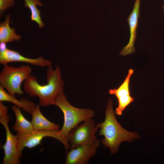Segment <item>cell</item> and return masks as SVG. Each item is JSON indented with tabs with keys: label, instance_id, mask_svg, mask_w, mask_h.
<instances>
[{
	"label": "cell",
	"instance_id": "e0dca14e",
	"mask_svg": "<svg viewBox=\"0 0 164 164\" xmlns=\"http://www.w3.org/2000/svg\"><path fill=\"white\" fill-rule=\"evenodd\" d=\"M14 0H0V13L2 14L8 8L13 6Z\"/></svg>",
	"mask_w": 164,
	"mask_h": 164
},
{
	"label": "cell",
	"instance_id": "277c9868",
	"mask_svg": "<svg viewBox=\"0 0 164 164\" xmlns=\"http://www.w3.org/2000/svg\"><path fill=\"white\" fill-rule=\"evenodd\" d=\"M0 73V85L11 95H21L24 94L21 88L22 82L31 75L32 69L29 66L22 65L19 67L4 65Z\"/></svg>",
	"mask_w": 164,
	"mask_h": 164
},
{
	"label": "cell",
	"instance_id": "30bf717a",
	"mask_svg": "<svg viewBox=\"0 0 164 164\" xmlns=\"http://www.w3.org/2000/svg\"><path fill=\"white\" fill-rule=\"evenodd\" d=\"M14 62H22L42 67L51 66L52 62L45 59L43 56L37 58H31L24 57L18 52L7 48L0 51V63L4 66L9 63Z\"/></svg>",
	"mask_w": 164,
	"mask_h": 164
},
{
	"label": "cell",
	"instance_id": "9a60e30c",
	"mask_svg": "<svg viewBox=\"0 0 164 164\" xmlns=\"http://www.w3.org/2000/svg\"><path fill=\"white\" fill-rule=\"evenodd\" d=\"M11 109L14 112L16 121L13 127V129L17 133H25L34 130L31 122L27 120L23 115L20 108L13 105Z\"/></svg>",
	"mask_w": 164,
	"mask_h": 164
},
{
	"label": "cell",
	"instance_id": "5b68a950",
	"mask_svg": "<svg viewBox=\"0 0 164 164\" xmlns=\"http://www.w3.org/2000/svg\"><path fill=\"white\" fill-rule=\"evenodd\" d=\"M8 109L0 101V122L5 128L6 133L5 142L2 146L5 155L2 164H19L21 162L18 151V137L17 135H13L10 130L8 124L10 118Z\"/></svg>",
	"mask_w": 164,
	"mask_h": 164
},
{
	"label": "cell",
	"instance_id": "6da1fadb",
	"mask_svg": "<svg viewBox=\"0 0 164 164\" xmlns=\"http://www.w3.org/2000/svg\"><path fill=\"white\" fill-rule=\"evenodd\" d=\"M46 81L47 84H40L36 77L31 75L23 84L24 91L31 97H38L40 106L54 105L58 95L63 91L64 83L59 67L55 70L51 66L48 67Z\"/></svg>",
	"mask_w": 164,
	"mask_h": 164
},
{
	"label": "cell",
	"instance_id": "8992f818",
	"mask_svg": "<svg viewBox=\"0 0 164 164\" xmlns=\"http://www.w3.org/2000/svg\"><path fill=\"white\" fill-rule=\"evenodd\" d=\"M18 139V151L19 157H21L22 152L25 147L29 149L39 144L43 139L46 137H51L58 140L63 144L66 150L70 149L67 140L58 130L33 131L25 133H17Z\"/></svg>",
	"mask_w": 164,
	"mask_h": 164
},
{
	"label": "cell",
	"instance_id": "7a4b0ae2",
	"mask_svg": "<svg viewBox=\"0 0 164 164\" xmlns=\"http://www.w3.org/2000/svg\"><path fill=\"white\" fill-rule=\"evenodd\" d=\"M105 114L104 121L102 122L98 123L96 126L100 128L98 135L104 137L101 140L102 144L106 148L110 149L111 154L118 152L119 146L122 142H131L134 139L140 138L137 133L126 130L118 122L111 98L108 101Z\"/></svg>",
	"mask_w": 164,
	"mask_h": 164
},
{
	"label": "cell",
	"instance_id": "ac0fdd59",
	"mask_svg": "<svg viewBox=\"0 0 164 164\" xmlns=\"http://www.w3.org/2000/svg\"><path fill=\"white\" fill-rule=\"evenodd\" d=\"M162 9L164 10V5L162 6Z\"/></svg>",
	"mask_w": 164,
	"mask_h": 164
},
{
	"label": "cell",
	"instance_id": "52a82bcc",
	"mask_svg": "<svg viewBox=\"0 0 164 164\" xmlns=\"http://www.w3.org/2000/svg\"><path fill=\"white\" fill-rule=\"evenodd\" d=\"M98 129L93 118L86 120L82 124L75 126L67 137L71 148L96 141L97 139L95 134Z\"/></svg>",
	"mask_w": 164,
	"mask_h": 164
},
{
	"label": "cell",
	"instance_id": "2e32d148",
	"mask_svg": "<svg viewBox=\"0 0 164 164\" xmlns=\"http://www.w3.org/2000/svg\"><path fill=\"white\" fill-rule=\"evenodd\" d=\"M24 6L28 8L31 12V19L32 21L36 22L40 28L43 27L44 23L42 21L40 16V10H39L36 6H42L43 4L39 0H24Z\"/></svg>",
	"mask_w": 164,
	"mask_h": 164
},
{
	"label": "cell",
	"instance_id": "3957f363",
	"mask_svg": "<svg viewBox=\"0 0 164 164\" xmlns=\"http://www.w3.org/2000/svg\"><path fill=\"white\" fill-rule=\"evenodd\" d=\"M54 105L58 107L63 113L64 123L60 131L67 140L68 134L74 127L94 116V111L91 109L78 108L71 105L63 92L58 95Z\"/></svg>",
	"mask_w": 164,
	"mask_h": 164
},
{
	"label": "cell",
	"instance_id": "4fadbf2b",
	"mask_svg": "<svg viewBox=\"0 0 164 164\" xmlns=\"http://www.w3.org/2000/svg\"><path fill=\"white\" fill-rule=\"evenodd\" d=\"M3 101L11 102L30 114H31L36 105L33 101L23 98L21 97L20 100H18L10 95L0 85V101Z\"/></svg>",
	"mask_w": 164,
	"mask_h": 164
},
{
	"label": "cell",
	"instance_id": "7c38bea8",
	"mask_svg": "<svg viewBox=\"0 0 164 164\" xmlns=\"http://www.w3.org/2000/svg\"><path fill=\"white\" fill-rule=\"evenodd\" d=\"M39 104L36 105L32 112L31 123L34 130H58L59 125L51 122L47 119L42 113Z\"/></svg>",
	"mask_w": 164,
	"mask_h": 164
},
{
	"label": "cell",
	"instance_id": "9c48e42d",
	"mask_svg": "<svg viewBox=\"0 0 164 164\" xmlns=\"http://www.w3.org/2000/svg\"><path fill=\"white\" fill-rule=\"evenodd\" d=\"M133 69H130L123 83L117 88L111 89L109 93L114 95L117 98L118 106L115 110V114L118 116L122 114L123 111L134 100L131 95L130 82L131 77L134 73Z\"/></svg>",
	"mask_w": 164,
	"mask_h": 164
},
{
	"label": "cell",
	"instance_id": "8fae6325",
	"mask_svg": "<svg viewBox=\"0 0 164 164\" xmlns=\"http://www.w3.org/2000/svg\"><path fill=\"white\" fill-rule=\"evenodd\" d=\"M141 0H135L132 12L127 19L129 26L130 38L126 46L120 52L119 54L125 56L132 53L135 51L134 43L136 38V31L139 16Z\"/></svg>",
	"mask_w": 164,
	"mask_h": 164
},
{
	"label": "cell",
	"instance_id": "ba28073f",
	"mask_svg": "<svg viewBox=\"0 0 164 164\" xmlns=\"http://www.w3.org/2000/svg\"><path fill=\"white\" fill-rule=\"evenodd\" d=\"M100 142L98 139L71 148L66 152V164H86L96 154Z\"/></svg>",
	"mask_w": 164,
	"mask_h": 164
},
{
	"label": "cell",
	"instance_id": "5bb4252c",
	"mask_svg": "<svg viewBox=\"0 0 164 164\" xmlns=\"http://www.w3.org/2000/svg\"><path fill=\"white\" fill-rule=\"evenodd\" d=\"M10 14L6 15L4 21L0 23V43H8L19 41L21 36L15 33V29L9 26Z\"/></svg>",
	"mask_w": 164,
	"mask_h": 164
}]
</instances>
